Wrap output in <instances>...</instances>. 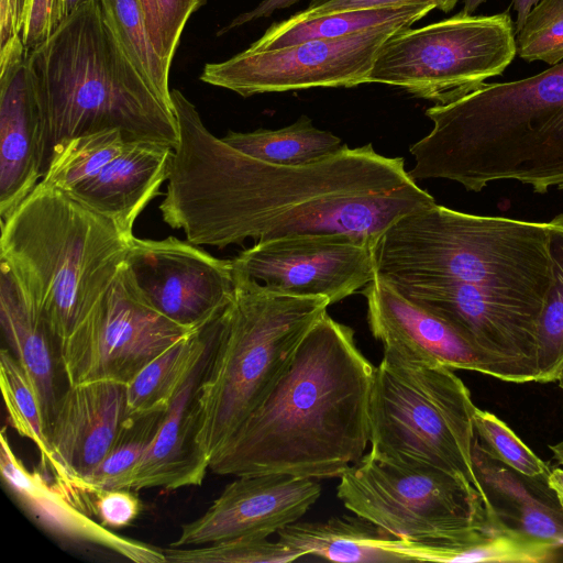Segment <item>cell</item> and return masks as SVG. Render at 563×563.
<instances>
[{"label":"cell","instance_id":"cell-1","mask_svg":"<svg viewBox=\"0 0 563 563\" xmlns=\"http://www.w3.org/2000/svg\"><path fill=\"white\" fill-rule=\"evenodd\" d=\"M170 98L179 140L159 211L195 245L343 233L374 250L398 219L437 202L409 176L402 157L384 156L372 144L343 145L309 165L269 164L213 135L179 90Z\"/></svg>","mask_w":563,"mask_h":563},{"label":"cell","instance_id":"cell-2","mask_svg":"<svg viewBox=\"0 0 563 563\" xmlns=\"http://www.w3.org/2000/svg\"><path fill=\"white\" fill-rule=\"evenodd\" d=\"M375 367L325 312L261 404L214 453L219 475L340 477L369 443Z\"/></svg>","mask_w":563,"mask_h":563},{"label":"cell","instance_id":"cell-3","mask_svg":"<svg viewBox=\"0 0 563 563\" xmlns=\"http://www.w3.org/2000/svg\"><path fill=\"white\" fill-rule=\"evenodd\" d=\"M432 130L409 152L413 180L442 178L481 191L517 180L563 191V60L528 78L485 82L426 111Z\"/></svg>","mask_w":563,"mask_h":563},{"label":"cell","instance_id":"cell-4","mask_svg":"<svg viewBox=\"0 0 563 563\" xmlns=\"http://www.w3.org/2000/svg\"><path fill=\"white\" fill-rule=\"evenodd\" d=\"M25 63L45 124L47 162L57 144L103 130H120L128 143L177 145L173 107L132 64L100 0H89L68 16Z\"/></svg>","mask_w":563,"mask_h":563},{"label":"cell","instance_id":"cell-5","mask_svg":"<svg viewBox=\"0 0 563 563\" xmlns=\"http://www.w3.org/2000/svg\"><path fill=\"white\" fill-rule=\"evenodd\" d=\"M0 224V260L57 344L101 308L134 238L43 180Z\"/></svg>","mask_w":563,"mask_h":563},{"label":"cell","instance_id":"cell-6","mask_svg":"<svg viewBox=\"0 0 563 563\" xmlns=\"http://www.w3.org/2000/svg\"><path fill=\"white\" fill-rule=\"evenodd\" d=\"M550 232V222L470 214L435 202L384 232L374 246L376 276L460 282L543 309Z\"/></svg>","mask_w":563,"mask_h":563},{"label":"cell","instance_id":"cell-7","mask_svg":"<svg viewBox=\"0 0 563 563\" xmlns=\"http://www.w3.org/2000/svg\"><path fill=\"white\" fill-rule=\"evenodd\" d=\"M235 295L200 382L198 444L209 460L279 379L309 330L327 312L325 297L273 291L234 271Z\"/></svg>","mask_w":563,"mask_h":563},{"label":"cell","instance_id":"cell-8","mask_svg":"<svg viewBox=\"0 0 563 563\" xmlns=\"http://www.w3.org/2000/svg\"><path fill=\"white\" fill-rule=\"evenodd\" d=\"M476 406L454 369L384 352L369 400V453L461 476L483 495L473 464Z\"/></svg>","mask_w":563,"mask_h":563},{"label":"cell","instance_id":"cell-9","mask_svg":"<svg viewBox=\"0 0 563 563\" xmlns=\"http://www.w3.org/2000/svg\"><path fill=\"white\" fill-rule=\"evenodd\" d=\"M338 497L346 509L391 536L439 549L474 540L497 526L482 495L461 476L369 452L340 476Z\"/></svg>","mask_w":563,"mask_h":563},{"label":"cell","instance_id":"cell-10","mask_svg":"<svg viewBox=\"0 0 563 563\" xmlns=\"http://www.w3.org/2000/svg\"><path fill=\"white\" fill-rule=\"evenodd\" d=\"M508 11L473 15L463 11L421 27H407L380 48L368 82L400 87L444 104L501 75L517 54Z\"/></svg>","mask_w":563,"mask_h":563},{"label":"cell","instance_id":"cell-11","mask_svg":"<svg viewBox=\"0 0 563 563\" xmlns=\"http://www.w3.org/2000/svg\"><path fill=\"white\" fill-rule=\"evenodd\" d=\"M192 331L153 308L124 263L98 312L58 343L62 372L68 385L97 380L126 385Z\"/></svg>","mask_w":563,"mask_h":563},{"label":"cell","instance_id":"cell-12","mask_svg":"<svg viewBox=\"0 0 563 563\" xmlns=\"http://www.w3.org/2000/svg\"><path fill=\"white\" fill-rule=\"evenodd\" d=\"M407 27L410 26L388 24L274 51L247 48L224 62L207 64L200 79L242 97L319 87H354L368 82L380 48Z\"/></svg>","mask_w":563,"mask_h":563},{"label":"cell","instance_id":"cell-13","mask_svg":"<svg viewBox=\"0 0 563 563\" xmlns=\"http://www.w3.org/2000/svg\"><path fill=\"white\" fill-rule=\"evenodd\" d=\"M387 283L459 328L493 363L497 379L536 382L541 308L460 282Z\"/></svg>","mask_w":563,"mask_h":563},{"label":"cell","instance_id":"cell-14","mask_svg":"<svg viewBox=\"0 0 563 563\" xmlns=\"http://www.w3.org/2000/svg\"><path fill=\"white\" fill-rule=\"evenodd\" d=\"M233 269L291 296L325 297L330 305L375 277L372 246L343 233H310L257 241L232 260Z\"/></svg>","mask_w":563,"mask_h":563},{"label":"cell","instance_id":"cell-15","mask_svg":"<svg viewBox=\"0 0 563 563\" xmlns=\"http://www.w3.org/2000/svg\"><path fill=\"white\" fill-rule=\"evenodd\" d=\"M125 264L151 306L189 330L212 322L234 299L232 260L214 257L175 236H134Z\"/></svg>","mask_w":563,"mask_h":563},{"label":"cell","instance_id":"cell-16","mask_svg":"<svg viewBox=\"0 0 563 563\" xmlns=\"http://www.w3.org/2000/svg\"><path fill=\"white\" fill-rule=\"evenodd\" d=\"M314 478L269 473L238 476L203 515L184 525L172 547L267 538L298 521L321 495Z\"/></svg>","mask_w":563,"mask_h":563},{"label":"cell","instance_id":"cell-17","mask_svg":"<svg viewBox=\"0 0 563 563\" xmlns=\"http://www.w3.org/2000/svg\"><path fill=\"white\" fill-rule=\"evenodd\" d=\"M126 415L125 384L88 382L68 385L62 393L47 438L53 481L64 495L103 460Z\"/></svg>","mask_w":563,"mask_h":563},{"label":"cell","instance_id":"cell-18","mask_svg":"<svg viewBox=\"0 0 563 563\" xmlns=\"http://www.w3.org/2000/svg\"><path fill=\"white\" fill-rule=\"evenodd\" d=\"M367 322L384 352L497 378L489 358L454 324L375 277L364 289Z\"/></svg>","mask_w":563,"mask_h":563},{"label":"cell","instance_id":"cell-19","mask_svg":"<svg viewBox=\"0 0 563 563\" xmlns=\"http://www.w3.org/2000/svg\"><path fill=\"white\" fill-rule=\"evenodd\" d=\"M0 471L21 508L52 536L98 547L135 563H166L163 549L114 533L76 507L54 481L27 470L13 452L5 429L0 435Z\"/></svg>","mask_w":563,"mask_h":563},{"label":"cell","instance_id":"cell-20","mask_svg":"<svg viewBox=\"0 0 563 563\" xmlns=\"http://www.w3.org/2000/svg\"><path fill=\"white\" fill-rule=\"evenodd\" d=\"M46 166L45 124L24 60L0 71V220L36 187Z\"/></svg>","mask_w":563,"mask_h":563},{"label":"cell","instance_id":"cell-21","mask_svg":"<svg viewBox=\"0 0 563 563\" xmlns=\"http://www.w3.org/2000/svg\"><path fill=\"white\" fill-rule=\"evenodd\" d=\"M219 331L220 328L172 399L159 429L135 472L131 486L133 490L155 487L174 490L202 484L209 460L198 444L197 394Z\"/></svg>","mask_w":563,"mask_h":563},{"label":"cell","instance_id":"cell-22","mask_svg":"<svg viewBox=\"0 0 563 563\" xmlns=\"http://www.w3.org/2000/svg\"><path fill=\"white\" fill-rule=\"evenodd\" d=\"M473 464L487 515L505 530L563 550V509L548 483L497 460L476 438Z\"/></svg>","mask_w":563,"mask_h":563},{"label":"cell","instance_id":"cell-23","mask_svg":"<svg viewBox=\"0 0 563 563\" xmlns=\"http://www.w3.org/2000/svg\"><path fill=\"white\" fill-rule=\"evenodd\" d=\"M172 154L165 144L128 143L118 157L69 192L133 238L135 220L167 180Z\"/></svg>","mask_w":563,"mask_h":563},{"label":"cell","instance_id":"cell-24","mask_svg":"<svg viewBox=\"0 0 563 563\" xmlns=\"http://www.w3.org/2000/svg\"><path fill=\"white\" fill-rule=\"evenodd\" d=\"M0 323L8 349L25 372L38 398L46 434L63 391L58 344L30 305L15 276L0 260Z\"/></svg>","mask_w":563,"mask_h":563},{"label":"cell","instance_id":"cell-25","mask_svg":"<svg viewBox=\"0 0 563 563\" xmlns=\"http://www.w3.org/2000/svg\"><path fill=\"white\" fill-rule=\"evenodd\" d=\"M278 540L300 552L334 562L394 563L411 561V542L398 539L356 514L325 521H296Z\"/></svg>","mask_w":563,"mask_h":563},{"label":"cell","instance_id":"cell-26","mask_svg":"<svg viewBox=\"0 0 563 563\" xmlns=\"http://www.w3.org/2000/svg\"><path fill=\"white\" fill-rule=\"evenodd\" d=\"M434 9L435 5L429 2H412L341 11L314 18H299L292 14L282 22L272 24L249 49L274 51L312 40L347 36L388 24L411 26Z\"/></svg>","mask_w":563,"mask_h":563},{"label":"cell","instance_id":"cell-27","mask_svg":"<svg viewBox=\"0 0 563 563\" xmlns=\"http://www.w3.org/2000/svg\"><path fill=\"white\" fill-rule=\"evenodd\" d=\"M221 317L184 336L126 384V413L167 410L195 363L217 334Z\"/></svg>","mask_w":563,"mask_h":563},{"label":"cell","instance_id":"cell-28","mask_svg":"<svg viewBox=\"0 0 563 563\" xmlns=\"http://www.w3.org/2000/svg\"><path fill=\"white\" fill-rule=\"evenodd\" d=\"M221 139L250 157L284 166L318 163L334 155L344 145L339 136L316 128L307 115L277 130L229 131Z\"/></svg>","mask_w":563,"mask_h":563},{"label":"cell","instance_id":"cell-29","mask_svg":"<svg viewBox=\"0 0 563 563\" xmlns=\"http://www.w3.org/2000/svg\"><path fill=\"white\" fill-rule=\"evenodd\" d=\"M166 410L126 415L103 460L65 495L74 505L84 493L131 488L135 472L151 446ZM132 489V488H131Z\"/></svg>","mask_w":563,"mask_h":563},{"label":"cell","instance_id":"cell-30","mask_svg":"<svg viewBox=\"0 0 563 563\" xmlns=\"http://www.w3.org/2000/svg\"><path fill=\"white\" fill-rule=\"evenodd\" d=\"M126 144L117 129L71 137L52 150L42 180L69 191L97 175L124 151Z\"/></svg>","mask_w":563,"mask_h":563},{"label":"cell","instance_id":"cell-31","mask_svg":"<svg viewBox=\"0 0 563 563\" xmlns=\"http://www.w3.org/2000/svg\"><path fill=\"white\" fill-rule=\"evenodd\" d=\"M549 222L551 279L537 333L538 383L556 382L563 366V212Z\"/></svg>","mask_w":563,"mask_h":563},{"label":"cell","instance_id":"cell-32","mask_svg":"<svg viewBox=\"0 0 563 563\" xmlns=\"http://www.w3.org/2000/svg\"><path fill=\"white\" fill-rule=\"evenodd\" d=\"M103 18L125 54L157 95L173 107L169 68L156 52L137 0H100Z\"/></svg>","mask_w":563,"mask_h":563},{"label":"cell","instance_id":"cell-33","mask_svg":"<svg viewBox=\"0 0 563 563\" xmlns=\"http://www.w3.org/2000/svg\"><path fill=\"white\" fill-rule=\"evenodd\" d=\"M0 386L12 428L36 445L42 467L51 470L53 455L38 398L18 360L4 347L0 352Z\"/></svg>","mask_w":563,"mask_h":563},{"label":"cell","instance_id":"cell-34","mask_svg":"<svg viewBox=\"0 0 563 563\" xmlns=\"http://www.w3.org/2000/svg\"><path fill=\"white\" fill-rule=\"evenodd\" d=\"M166 563H287L302 554L279 540L235 538L205 545L163 549Z\"/></svg>","mask_w":563,"mask_h":563},{"label":"cell","instance_id":"cell-35","mask_svg":"<svg viewBox=\"0 0 563 563\" xmlns=\"http://www.w3.org/2000/svg\"><path fill=\"white\" fill-rule=\"evenodd\" d=\"M517 55L555 65L563 60V0H540L516 34Z\"/></svg>","mask_w":563,"mask_h":563},{"label":"cell","instance_id":"cell-36","mask_svg":"<svg viewBox=\"0 0 563 563\" xmlns=\"http://www.w3.org/2000/svg\"><path fill=\"white\" fill-rule=\"evenodd\" d=\"M476 435L486 449L510 468L529 477L549 476V464L536 455L515 432L494 413L476 407Z\"/></svg>","mask_w":563,"mask_h":563},{"label":"cell","instance_id":"cell-37","mask_svg":"<svg viewBox=\"0 0 563 563\" xmlns=\"http://www.w3.org/2000/svg\"><path fill=\"white\" fill-rule=\"evenodd\" d=\"M207 0H137L151 41L170 68L179 38L190 15Z\"/></svg>","mask_w":563,"mask_h":563},{"label":"cell","instance_id":"cell-38","mask_svg":"<svg viewBox=\"0 0 563 563\" xmlns=\"http://www.w3.org/2000/svg\"><path fill=\"white\" fill-rule=\"evenodd\" d=\"M131 488L98 489L84 493L80 507L90 517L110 530L130 526L140 515L142 506Z\"/></svg>","mask_w":563,"mask_h":563},{"label":"cell","instance_id":"cell-39","mask_svg":"<svg viewBox=\"0 0 563 563\" xmlns=\"http://www.w3.org/2000/svg\"><path fill=\"white\" fill-rule=\"evenodd\" d=\"M64 0H22L21 37L26 55L65 22Z\"/></svg>","mask_w":563,"mask_h":563},{"label":"cell","instance_id":"cell-40","mask_svg":"<svg viewBox=\"0 0 563 563\" xmlns=\"http://www.w3.org/2000/svg\"><path fill=\"white\" fill-rule=\"evenodd\" d=\"M460 0H310L308 7L295 13L299 18H314L341 11L378 8L386 5L429 2L443 12H450Z\"/></svg>","mask_w":563,"mask_h":563},{"label":"cell","instance_id":"cell-41","mask_svg":"<svg viewBox=\"0 0 563 563\" xmlns=\"http://www.w3.org/2000/svg\"><path fill=\"white\" fill-rule=\"evenodd\" d=\"M22 0H0V46L21 35Z\"/></svg>","mask_w":563,"mask_h":563},{"label":"cell","instance_id":"cell-42","mask_svg":"<svg viewBox=\"0 0 563 563\" xmlns=\"http://www.w3.org/2000/svg\"><path fill=\"white\" fill-rule=\"evenodd\" d=\"M299 0H263L257 7H255L253 10L247 11L245 13L240 14L236 16L228 26H225L223 30L219 32V34H222L224 32H228L229 30L233 27L241 26L247 22L261 19V18H268L271 16L275 11L287 9L291 7L292 4L297 3Z\"/></svg>","mask_w":563,"mask_h":563},{"label":"cell","instance_id":"cell-43","mask_svg":"<svg viewBox=\"0 0 563 563\" xmlns=\"http://www.w3.org/2000/svg\"><path fill=\"white\" fill-rule=\"evenodd\" d=\"M539 1L540 0H511L512 8L517 13V20L515 25L516 34L521 30L528 14Z\"/></svg>","mask_w":563,"mask_h":563},{"label":"cell","instance_id":"cell-44","mask_svg":"<svg viewBox=\"0 0 563 563\" xmlns=\"http://www.w3.org/2000/svg\"><path fill=\"white\" fill-rule=\"evenodd\" d=\"M548 483L555 493L558 500L563 509V468L556 467L551 470Z\"/></svg>","mask_w":563,"mask_h":563},{"label":"cell","instance_id":"cell-45","mask_svg":"<svg viewBox=\"0 0 563 563\" xmlns=\"http://www.w3.org/2000/svg\"><path fill=\"white\" fill-rule=\"evenodd\" d=\"M89 0H64V11L68 19L74 12H76L81 5L87 3Z\"/></svg>","mask_w":563,"mask_h":563},{"label":"cell","instance_id":"cell-46","mask_svg":"<svg viewBox=\"0 0 563 563\" xmlns=\"http://www.w3.org/2000/svg\"><path fill=\"white\" fill-rule=\"evenodd\" d=\"M549 449L558 463L563 465V439L555 444L549 445Z\"/></svg>","mask_w":563,"mask_h":563},{"label":"cell","instance_id":"cell-47","mask_svg":"<svg viewBox=\"0 0 563 563\" xmlns=\"http://www.w3.org/2000/svg\"><path fill=\"white\" fill-rule=\"evenodd\" d=\"M487 0H464L463 12L473 14L475 10Z\"/></svg>","mask_w":563,"mask_h":563},{"label":"cell","instance_id":"cell-48","mask_svg":"<svg viewBox=\"0 0 563 563\" xmlns=\"http://www.w3.org/2000/svg\"><path fill=\"white\" fill-rule=\"evenodd\" d=\"M556 382L559 383V387L561 388V390L563 393V366H562V368L560 371V374L558 376V380Z\"/></svg>","mask_w":563,"mask_h":563}]
</instances>
